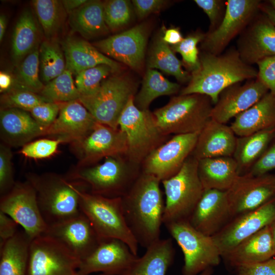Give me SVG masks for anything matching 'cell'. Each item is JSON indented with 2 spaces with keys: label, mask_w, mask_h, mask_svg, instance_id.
I'll use <instances>...</instances> for the list:
<instances>
[{
  "label": "cell",
  "mask_w": 275,
  "mask_h": 275,
  "mask_svg": "<svg viewBox=\"0 0 275 275\" xmlns=\"http://www.w3.org/2000/svg\"><path fill=\"white\" fill-rule=\"evenodd\" d=\"M257 64L258 66L257 78L275 97V56L266 58Z\"/></svg>",
  "instance_id": "49"
},
{
  "label": "cell",
  "mask_w": 275,
  "mask_h": 275,
  "mask_svg": "<svg viewBox=\"0 0 275 275\" xmlns=\"http://www.w3.org/2000/svg\"><path fill=\"white\" fill-rule=\"evenodd\" d=\"M138 257L123 241L101 239L93 252L80 261L78 273L89 275L100 272L104 275H121Z\"/></svg>",
  "instance_id": "17"
},
{
  "label": "cell",
  "mask_w": 275,
  "mask_h": 275,
  "mask_svg": "<svg viewBox=\"0 0 275 275\" xmlns=\"http://www.w3.org/2000/svg\"><path fill=\"white\" fill-rule=\"evenodd\" d=\"M268 92L257 77L248 80L243 85H233L219 95L217 102L212 108L211 119L226 124L255 104Z\"/></svg>",
  "instance_id": "20"
},
{
  "label": "cell",
  "mask_w": 275,
  "mask_h": 275,
  "mask_svg": "<svg viewBox=\"0 0 275 275\" xmlns=\"http://www.w3.org/2000/svg\"><path fill=\"white\" fill-rule=\"evenodd\" d=\"M175 250L170 238L160 239L146 249L121 275H166L173 263Z\"/></svg>",
  "instance_id": "29"
},
{
  "label": "cell",
  "mask_w": 275,
  "mask_h": 275,
  "mask_svg": "<svg viewBox=\"0 0 275 275\" xmlns=\"http://www.w3.org/2000/svg\"><path fill=\"white\" fill-rule=\"evenodd\" d=\"M69 23L72 30L87 39L108 32L104 19V3L88 1L70 13Z\"/></svg>",
  "instance_id": "33"
},
{
  "label": "cell",
  "mask_w": 275,
  "mask_h": 275,
  "mask_svg": "<svg viewBox=\"0 0 275 275\" xmlns=\"http://www.w3.org/2000/svg\"><path fill=\"white\" fill-rule=\"evenodd\" d=\"M44 234L61 241L80 261L92 253L101 240L89 219L81 212L73 217L48 226Z\"/></svg>",
  "instance_id": "19"
},
{
  "label": "cell",
  "mask_w": 275,
  "mask_h": 275,
  "mask_svg": "<svg viewBox=\"0 0 275 275\" xmlns=\"http://www.w3.org/2000/svg\"><path fill=\"white\" fill-rule=\"evenodd\" d=\"M213 106L207 96L179 95L153 113L159 128L166 135L200 133L211 119Z\"/></svg>",
  "instance_id": "4"
},
{
  "label": "cell",
  "mask_w": 275,
  "mask_h": 275,
  "mask_svg": "<svg viewBox=\"0 0 275 275\" xmlns=\"http://www.w3.org/2000/svg\"><path fill=\"white\" fill-rule=\"evenodd\" d=\"M261 3L258 0L227 1L221 23L214 30L205 34L201 42L204 51L221 54L230 42L257 15Z\"/></svg>",
  "instance_id": "10"
},
{
  "label": "cell",
  "mask_w": 275,
  "mask_h": 275,
  "mask_svg": "<svg viewBox=\"0 0 275 275\" xmlns=\"http://www.w3.org/2000/svg\"><path fill=\"white\" fill-rule=\"evenodd\" d=\"M42 79L48 82L61 74L66 69L65 56L59 44L45 41L39 49Z\"/></svg>",
  "instance_id": "39"
},
{
  "label": "cell",
  "mask_w": 275,
  "mask_h": 275,
  "mask_svg": "<svg viewBox=\"0 0 275 275\" xmlns=\"http://www.w3.org/2000/svg\"><path fill=\"white\" fill-rule=\"evenodd\" d=\"M198 172L204 189H215L226 191L239 176L237 164L232 156L199 159Z\"/></svg>",
  "instance_id": "30"
},
{
  "label": "cell",
  "mask_w": 275,
  "mask_h": 275,
  "mask_svg": "<svg viewBox=\"0 0 275 275\" xmlns=\"http://www.w3.org/2000/svg\"><path fill=\"white\" fill-rule=\"evenodd\" d=\"M148 69H158L174 76L180 82L189 81L191 74L182 68V62L175 55L161 36L155 40L148 60Z\"/></svg>",
  "instance_id": "34"
},
{
  "label": "cell",
  "mask_w": 275,
  "mask_h": 275,
  "mask_svg": "<svg viewBox=\"0 0 275 275\" xmlns=\"http://www.w3.org/2000/svg\"><path fill=\"white\" fill-rule=\"evenodd\" d=\"M134 92L130 80L115 75L103 80L92 94L80 95L78 100L97 122L116 129L120 115Z\"/></svg>",
  "instance_id": "8"
},
{
  "label": "cell",
  "mask_w": 275,
  "mask_h": 275,
  "mask_svg": "<svg viewBox=\"0 0 275 275\" xmlns=\"http://www.w3.org/2000/svg\"><path fill=\"white\" fill-rule=\"evenodd\" d=\"M237 137L230 126L211 119L199 133L191 154L198 160L233 156Z\"/></svg>",
  "instance_id": "23"
},
{
  "label": "cell",
  "mask_w": 275,
  "mask_h": 275,
  "mask_svg": "<svg viewBox=\"0 0 275 275\" xmlns=\"http://www.w3.org/2000/svg\"><path fill=\"white\" fill-rule=\"evenodd\" d=\"M99 275H104V274H102V273H101V274H99Z\"/></svg>",
  "instance_id": "63"
},
{
  "label": "cell",
  "mask_w": 275,
  "mask_h": 275,
  "mask_svg": "<svg viewBox=\"0 0 275 275\" xmlns=\"http://www.w3.org/2000/svg\"><path fill=\"white\" fill-rule=\"evenodd\" d=\"M275 221V197L257 209L232 217L212 236L222 257Z\"/></svg>",
  "instance_id": "12"
},
{
  "label": "cell",
  "mask_w": 275,
  "mask_h": 275,
  "mask_svg": "<svg viewBox=\"0 0 275 275\" xmlns=\"http://www.w3.org/2000/svg\"><path fill=\"white\" fill-rule=\"evenodd\" d=\"M275 169V138L247 173L253 176L264 175Z\"/></svg>",
  "instance_id": "50"
},
{
  "label": "cell",
  "mask_w": 275,
  "mask_h": 275,
  "mask_svg": "<svg viewBox=\"0 0 275 275\" xmlns=\"http://www.w3.org/2000/svg\"><path fill=\"white\" fill-rule=\"evenodd\" d=\"M199 134L175 135L145 159L143 173L155 177L161 182L176 174L191 154Z\"/></svg>",
  "instance_id": "11"
},
{
  "label": "cell",
  "mask_w": 275,
  "mask_h": 275,
  "mask_svg": "<svg viewBox=\"0 0 275 275\" xmlns=\"http://www.w3.org/2000/svg\"><path fill=\"white\" fill-rule=\"evenodd\" d=\"M235 268V275H275V257L261 263Z\"/></svg>",
  "instance_id": "51"
},
{
  "label": "cell",
  "mask_w": 275,
  "mask_h": 275,
  "mask_svg": "<svg viewBox=\"0 0 275 275\" xmlns=\"http://www.w3.org/2000/svg\"><path fill=\"white\" fill-rule=\"evenodd\" d=\"M272 240L275 253V221L270 224ZM275 257V256H274Z\"/></svg>",
  "instance_id": "60"
},
{
  "label": "cell",
  "mask_w": 275,
  "mask_h": 275,
  "mask_svg": "<svg viewBox=\"0 0 275 275\" xmlns=\"http://www.w3.org/2000/svg\"><path fill=\"white\" fill-rule=\"evenodd\" d=\"M275 138V126L251 134L237 137L233 157L239 175L247 174Z\"/></svg>",
  "instance_id": "31"
},
{
  "label": "cell",
  "mask_w": 275,
  "mask_h": 275,
  "mask_svg": "<svg viewBox=\"0 0 275 275\" xmlns=\"http://www.w3.org/2000/svg\"><path fill=\"white\" fill-rule=\"evenodd\" d=\"M148 38L145 24H140L94 44L101 52L134 70L143 64Z\"/></svg>",
  "instance_id": "18"
},
{
  "label": "cell",
  "mask_w": 275,
  "mask_h": 275,
  "mask_svg": "<svg viewBox=\"0 0 275 275\" xmlns=\"http://www.w3.org/2000/svg\"><path fill=\"white\" fill-rule=\"evenodd\" d=\"M180 86L173 82L157 70L148 69L145 75L142 88L134 98L135 105L142 110L149 109L151 103L157 97L177 93Z\"/></svg>",
  "instance_id": "36"
},
{
  "label": "cell",
  "mask_w": 275,
  "mask_h": 275,
  "mask_svg": "<svg viewBox=\"0 0 275 275\" xmlns=\"http://www.w3.org/2000/svg\"><path fill=\"white\" fill-rule=\"evenodd\" d=\"M32 239L18 231L0 246V275H27Z\"/></svg>",
  "instance_id": "32"
},
{
  "label": "cell",
  "mask_w": 275,
  "mask_h": 275,
  "mask_svg": "<svg viewBox=\"0 0 275 275\" xmlns=\"http://www.w3.org/2000/svg\"><path fill=\"white\" fill-rule=\"evenodd\" d=\"M195 3L208 16L210 26L209 32L216 29L223 18L226 8L224 1L221 0H195Z\"/></svg>",
  "instance_id": "48"
},
{
  "label": "cell",
  "mask_w": 275,
  "mask_h": 275,
  "mask_svg": "<svg viewBox=\"0 0 275 275\" xmlns=\"http://www.w3.org/2000/svg\"><path fill=\"white\" fill-rule=\"evenodd\" d=\"M82 145L87 157L90 159L127 154L128 152L125 132L119 127L115 129L98 122Z\"/></svg>",
  "instance_id": "26"
},
{
  "label": "cell",
  "mask_w": 275,
  "mask_h": 275,
  "mask_svg": "<svg viewBox=\"0 0 275 275\" xmlns=\"http://www.w3.org/2000/svg\"><path fill=\"white\" fill-rule=\"evenodd\" d=\"M115 72L106 65H100L82 71L76 75L75 86L80 95L92 94L102 81L111 73Z\"/></svg>",
  "instance_id": "42"
},
{
  "label": "cell",
  "mask_w": 275,
  "mask_h": 275,
  "mask_svg": "<svg viewBox=\"0 0 275 275\" xmlns=\"http://www.w3.org/2000/svg\"><path fill=\"white\" fill-rule=\"evenodd\" d=\"M66 61V69L72 74H77L100 65H106L117 72L121 66L115 61L101 52L85 40L72 37L67 38L63 42Z\"/></svg>",
  "instance_id": "27"
},
{
  "label": "cell",
  "mask_w": 275,
  "mask_h": 275,
  "mask_svg": "<svg viewBox=\"0 0 275 275\" xmlns=\"http://www.w3.org/2000/svg\"><path fill=\"white\" fill-rule=\"evenodd\" d=\"M164 226L183 253V275H198L219 264L222 255L212 236L199 232L187 221Z\"/></svg>",
  "instance_id": "7"
},
{
  "label": "cell",
  "mask_w": 275,
  "mask_h": 275,
  "mask_svg": "<svg viewBox=\"0 0 275 275\" xmlns=\"http://www.w3.org/2000/svg\"><path fill=\"white\" fill-rule=\"evenodd\" d=\"M205 37V34L196 32L183 38L178 44L171 46L174 52L181 54L183 65L191 73L199 67L200 59L197 45L204 40Z\"/></svg>",
  "instance_id": "43"
},
{
  "label": "cell",
  "mask_w": 275,
  "mask_h": 275,
  "mask_svg": "<svg viewBox=\"0 0 275 275\" xmlns=\"http://www.w3.org/2000/svg\"><path fill=\"white\" fill-rule=\"evenodd\" d=\"M0 211L20 225L32 239L47 230L48 226L41 214L37 193L32 185H16L1 199Z\"/></svg>",
  "instance_id": "13"
},
{
  "label": "cell",
  "mask_w": 275,
  "mask_h": 275,
  "mask_svg": "<svg viewBox=\"0 0 275 275\" xmlns=\"http://www.w3.org/2000/svg\"><path fill=\"white\" fill-rule=\"evenodd\" d=\"M39 51L34 48L23 60L19 69L18 81L23 90L41 92L44 86L39 77Z\"/></svg>",
  "instance_id": "41"
},
{
  "label": "cell",
  "mask_w": 275,
  "mask_h": 275,
  "mask_svg": "<svg viewBox=\"0 0 275 275\" xmlns=\"http://www.w3.org/2000/svg\"><path fill=\"white\" fill-rule=\"evenodd\" d=\"M39 191L37 200L45 222L48 226L76 215L81 212L75 186L63 180L48 183L33 181Z\"/></svg>",
  "instance_id": "15"
},
{
  "label": "cell",
  "mask_w": 275,
  "mask_h": 275,
  "mask_svg": "<svg viewBox=\"0 0 275 275\" xmlns=\"http://www.w3.org/2000/svg\"><path fill=\"white\" fill-rule=\"evenodd\" d=\"M275 126V97L266 93L257 102L234 118L230 127L238 136Z\"/></svg>",
  "instance_id": "28"
},
{
  "label": "cell",
  "mask_w": 275,
  "mask_h": 275,
  "mask_svg": "<svg viewBox=\"0 0 275 275\" xmlns=\"http://www.w3.org/2000/svg\"><path fill=\"white\" fill-rule=\"evenodd\" d=\"M198 165L190 155L176 174L161 181L166 195L163 224L188 221L204 190Z\"/></svg>",
  "instance_id": "5"
},
{
  "label": "cell",
  "mask_w": 275,
  "mask_h": 275,
  "mask_svg": "<svg viewBox=\"0 0 275 275\" xmlns=\"http://www.w3.org/2000/svg\"><path fill=\"white\" fill-rule=\"evenodd\" d=\"M226 193L232 218L255 210L275 197V175H239Z\"/></svg>",
  "instance_id": "16"
},
{
  "label": "cell",
  "mask_w": 275,
  "mask_h": 275,
  "mask_svg": "<svg viewBox=\"0 0 275 275\" xmlns=\"http://www.w3.org/2000/svg\"><path fill=\"white\" fill-rule=\"evenodd\" d=\"M12 83V79L9 74L4 72L0 73V90L2 92L10 89Z\"/></svg>",
  "instance_id": "58"
},
{
  "label": "cell",
  "mask_w": 275,
  "mask_h": 275,
  "mask_svg": "<svg viewBox=\"0 0 275 275\" xmlns=\"http://www.w3.org/2000/svg\"><path fill=\"white\" fill-rule=\"evenodd\" d=\"M62 103L44 102L35 106L30 112L34 119L45 130L58 117Z\"/></svg>",
  "instance_id": "46"
},
{
  "label": "cell",
  "mask_w": 275,
  "mask_h": 275,
  "mask_svg": "<svg viewBox=\"0 0 275 275\" xmlns=\"http://www.w3.org/2000/svg\"><path fill=\"white\" fill-rule=\"evenodd\" d=\"M260 10L266 15L268 19L275 26V9L267 3H261Z\"/></svg>",
  "instance_id": "57"
},
{
  "label": "cell",
  "mask_w": 275,
  "mask_h": 275,
  "mask_svg": "<svg viewBox=\"0 0 275 275\" xmlns=\"http://www.w3.org/2000/svg\"><path fill=\"white\" fill-rule=\"evenodd\" d=\"M78 176L90 185L92 194L108 198L122 197L139 176L116 156L107 157L101 164L81 171Z\"/></svg>",
  "instance_id": "14"
},
{
  "label": "cell",
  "mask_w": 275,
  "mask_h": 275,
  "mask_svg": "<svg viewBox=\"0 0 275 275\" xmlns=\"http://www.w3.org/2000/svg\"><path fill=\"white\" fill-rule=\"evenodd\" d=\"M160 182L142 173L121 197L127 225L139 244L146 249L160 239L165 207Z\"/></svg>",
  "instance_id": "1"
},
{
  "label": "cell",
  "mask_w": 275,
  "mask_h": 275,
  "mask_svg": "<svg viewBox=\"0 0 275 275\" xmlns=\"http://www.w3.org/2000/svg\"><path fill=\"white\" fill-rule=\"evenodd\" d=\"M87 0H64L61 1L63 8L69 13L87 3Z\"/></svg>",
  "instance_id": "56"
},
{
  "label": "cell",
  "mask_w": 275,
  "mask_h": 275,
  "mask_svg": "<svg viewBox=\"0 0 275 275\" xmlns=\"http://www.w3.org/2000/svg\"><path fill=\"white\" fill-rule=\"evenodd\" d=\"M161 38L165 43L171 45L177 44L183 39L179 28L176 27L163 30Z\"/></svg>",
  "instance_id": "55"
},
{
  "label": "cell",
  "mask_w": 275,
  "mask_h": 275,
  "mask_svg": "<svg viewBox=\"0 0 275 275\" xmlns=\"http://www.w3.org/2000/svg\"><path fill=\"white\" fill-rule=\"evenodd\" d=\"M0 123L3 131L10 137L25 139L44 133L41 127L29 114L17 108L1 112Z\"/></svg>",
  "instance_id": "35"
},
{
  "label": "cell",
  "mask_w": 275,
  "mask_h": 275,
  "mask_svg": "<svg viewBox=\"0 0 275 275\" xmlns=\"http://www.w3.org/2000/svg\"><path fill=\"white\" fill-rule=\"evenodd\" d=\"M33 6L46 37H50L58 31L61 23L62 9L60 1L35 0Z\"/></svg>",
  "instance_id": "40"
},
{
  "label": "cell",
  "mask_w": 275,
  "mask_h": 275,
  "mask_svg": "<svg viewBox=\"0 0 275 275\" xmlns=\"http://www.w3.org/2000/svg\"><path fill=\"white\" fill-rule=\"evenodd\" d=\"M267 3L275 9V0L268 1Z\"/></svg>",
  "instance_id": "62"
},
{
  "label": "cell",
  "mask_w": 275,
  "mask_h": 275,
  "mask_svg": "<svg viewBox=\"0 0 275 275\" xmlns=\"http://www.w3.org/2000/svg\"><path fill=\"white\" fill-rule=\"evenodd\" d=\"M168 3L163 0H133L132 3L135 13L140 19L156 13L162 9Z\"/></svg>",
  "instance_id": "52"
},
{
  "label": "cell",
  "mask_w": 275,
  "mask_h": 275,
  "mask_svg": "<svg viewBox=\"0 0 275 275\" xmlns=\"http://www.w3.org/2000/svg\"><path fill=\"white\" fill-rule=\"evenodd\" d=\"M72 73L65 71L45 86L41 91V96L49 102L65 103L78 100L80 94L72 78Z\"/></svg>",
  "instance_id": "38"
},
{
  "label": "cell",
  "mask_w": 275,
  "mask_h": 275,
  "mask_svg": "<svg viewBox=\"0 0 275 275\" xmlns=\"http://www.w3.org/2000/svg\"><path fill=\"white\" fill-rule=\"evenodd\" d=\"M10 154L3 148L0 152V188L5 192L13 184L10 167Z\"/></svg>",
  "instance_id": "53"
},
{
  "label": "cell",
  "mask_w": 275,
  "mask_h": 275,
  "mask_svg": "<svg viewBox=\"0 0 275 275\" xmlns=\"http://www.w3.org/2000/svg\"><path fill=\"white\" fill-rule=\"evenodd\" d=\"M38 29L34 16L29 10H24L15 25L12 40V53L14 61L21 60L35 48Z\"/></svg>",
  "instance_id": "37"
},
{
  "label": "cell",
  "mask_w": 275,
  "mask_h": 275,
  "mask_svg": "<svg viewBox=\"0 0 275 275\" xmlns=\"http://www.w3.org/2000/svg\"><path fill=\"white\" fill-rule=\"evenodd\" d=\"M226 191L204 189L188 222L210 236L217 233L231 219Z\"/></svg>",
  "instance_id": "21"
},
{
  "label": "cell",
  "mask_w": 275,
  "mask_h": 275,
  "mask_svg": "<svg viewBox=\"0 0 275 275\" xmlns=\"http://www.w3.org/2000/svg\"><path fill=\"white\" fill-rule=\"evenodd\" d=\"M262 14L254 18L238 41L240 58L250 65L275 56V26Z\"/></svg>",
  "instance_id": "22"
},
{
  "label": "cell",
  "mask_w": 275,
  "mask_h": 275,
  "mask_svg": "<svg viewBox=\"0 0 275 275\" xmlns=\"http://www.w3.org/2000/svg\"><path fill=\"white\" fill-rule=\"evenodd\" d=\"M131 96L122 111L118 126L127 139V155L133 163H140L155 149L167 141L168 135L159 128L154 116L149 109L136 107Z\"/></svg>",
  "instance_id": "6"
},
{
  "label": "cell",
  "mask_w": 275,
  "mask_h": 275,
  "mask_svg": "<svg viewBox=\"0 0 275 275\" xmlns=\"http://www.w3.org/2000/svg\"><path fill=\"white\" fill-rule=\"evenodd\" d=\"M80 261L61 241L43 234L32 240L27 275H79Z\"/></svg>",
  "instance_id": "9"
},
{
  "label": "cell",
  "mask_w": 275,
  "mask_h": 275,
  "mask_svg": "<svg viewBox=\"0 0 275 275\" xmlns=\"http://www.w3.org/2000/svg\"><path fill=\"white\" fill-rule=\"evenodd\" d=\"M199 59V67L191 73L188 84L180 95H204L214 105L228 87L257 77L258 70L244 62L237 50L231 49L223 54L204 51Z\"/></svg>",
  "instance_id": "2"
},
{
  "label": "cell",
  "mask_w": 275,
  "mask_h": 275,
  "mask_svg": "<svg viewBox=\"0 0 275 275\" xmlns=\"http://www.w3.org/2000/svg\"><path fill=\"white\" fill-rule=\"evenodd\" d=\"M274 256L270 224L244 240L223 258L235 268L264 262Z\"/></svg>",
  "instance_id": "25"
},
{
  "label": "cell",
  "mask_w": 275,
  "mask_h": 275,
  "mask_svg": "<svg viewBox=\"0 0 275 275\" xmlns=\"http://www.w3.org/2000/svg\"><path fill=\"white\" fill-rule=\"evenodd\" d=\"M213 272V268H209L202 271L199 275H212Z\"/></svg>",
  "instance_id": "61"
},
{
  "label": "cell",
  "mask_w": 275,
  "mask_h": 275,
  "mask_svg": "<svg viewBox=\"0 0 275 275\" xmlns=\"http://www.w3.org/2000/svg\"><path fill=\"white\" fill-rule=\"evenodd\" d=\"M61 141L41 139L24 146L21 152L25 156L33 158H43L52 155Z\"/></svg>",
  "instance_id": "47"
},
{
  "label": "cell",
  "mask_w": 275,
  "mask_h": 275,
  "mask_svg": "<svg viewBox=\"0 0 275 275\" xmlns=\"http://www.w3.org/2000/svg\"><path fill=\"white\" fill-rule=\"evenodd\" d=\"M97 122L78 101L62 103L59 115L44 133L81 139L90 133Z\"/></svg>",
  "instance_id": "24"
},
{
  "label": "cell",
  "mask_w": 275,
  "mask_h": 275,
  "mask_svg": "<svg viewBox=\"0 0 275 275\" xmlns=\"http://www.w3.org/2000/svg\"><path fill=\"white\" fill-rule=\"evenodd\" d=\"M7 18L4 14L0 16V41H2L7 28Z\"/></svg>",
  "instance_id": "59"
},
{
  "label": "cell",
  "mask_w": 275,
  "mask_h": 275,
  "mask_svg": "<svg viewBox=\"0 0 275 275\" xmlns=\"http://www.w3.org/2000/svg\"><path fill=\"white\" fill-rule=\"evenodd\" d=\"M1 102L3 105L8 108H17L30 112L35 106L49 101L41 95L22 89L6 94L2 97Z\"/></svg>",
  "instance_id": "45"
},
{
  "label": "cell",
  "mask_w": 275,
  "mask_h": 275,
  "mask_svg": "<svg viewBox=\"0 0 275 275\" xmlns=\"http://www.w3.org/2000/svg\"><path fill=\"white\" fill-rule=\"evenodd\" d=\"M18 225L9 216L0 211V246L16 233Z\"/></svg>",
  "instance_id": "54"
},
{
  "label": "cell",
  "mask_w": 275,
  "mask_h": 275,
  "mask_svg": "<svg viewBox=\"0 0 275 275\" xmlns=\"http://www.w3.org/2000/svg\"><path fill=\"white\" fill-rule=\"evenodd\" d=\"M80 211L89 219L101 239L115 238L124 242L138 256L139 243L126 221L122 198H108L79 190Z\"/></svg>",
  "instance_id": "3"
},
{
  "label": "cell",
  "mask_w": 275,
  "mask_h": 275,
  "mask_svg": "<svg viewBox=\"0 0 275 275\" xmlns=\"http://www.w3.org/2000/svg\"><path fill=\"white\" fill-rule=\"evenodd\" d=\"M130 3L126 0H110L104 3V15L109 30L115 31L127 24L131 18Z\"/></svg>",
  "instance_id": "44"
}]
</instances>
